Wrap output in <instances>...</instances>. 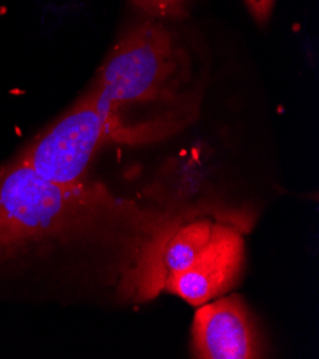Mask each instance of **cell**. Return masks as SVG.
Wrapping results in <instances>:
<instances>
[{"label":"cell","mask_w":319,"mask_h":359,"mask_svg":"<svg viewBox=\"0 0 319 359\" xmlns=\"http://www.w3.org/2000/svg\"><path fill=\"white\" fill-rule=\"evenodd\" d=\"M116 128L121 126L114 114L100 111L88 93L34 139L19 159L53 184L79 187L93 156Z\"/></svg>","instance_id":"277c9868"},{"label":"cell","mask_w":319,"mask_h":359,"mask_svg":"<svg viewBox=\"0 0 319 359\" xmlns=\"http://www.w3.org/2000/svg\"><path fill=\"white\" fill-rule=\"evenodd\" d=\"M242 221L217 212H189L161 225L142 245L123 291L148 301L169 283L194 306L215 299L239 276Z\"/></svg>","instance_id":"6da1fadb"},{"label":"cell","mask_w":319,"mask_h":359,"mask_svg":"<svg viewBox=\"0 0 319 359\" xmlns=\"http://www.w3.org/2000/svg\"><path fill=\"white\" fill-rule=\"evenodd\" d=\"M194 355L203 359L259 358V341L252 318L236 297L205 302L192 328Z\"/></svg>","instance_id":"5b68a950"},{"label":"cell","mask_w":319,"mask_h":359,"mask_svg":"<svg viewBox=\"0 0 319 359\" xmlns=\"http://www.w3.org/2000/svg\"><path fill=\"white\" fill-rule=\"evenodd\" d=\"M128 210L102 187H62L18 159L0 169V264L100 233Z\"/></svg>","instance_id":"7a4b0ae2"},{"label":"cell","mask_w":319,"mask_h":359,"mask_svg":"<svg viewBox=\"0 0 319 359\" xmlns=\"http://www.w3.org/2000/svg\"><path fill=\"white\" fill-rule=\"evenodd\" d=\"M130 2L154 18H179L185 15L188 0H130Z\"/></svg>","instance_id":"8992f818"},{"label":"cell","mask_w":319,"mask_h":359,"mask_svg":"<svg viewBox=\"0 0 319 359\" xmlns=\"http://www.w3.org/2000/svg\"><path fill=\"white\" fill-rule=\"evenodd\" d=\"M251 15L259 25H265L272 13L275 0H245Z\"/></svg>","instance_id":"52a82bcc"},{"label":"cell","mask_w":319,"mask_h":359,"mask_svg":"<svg viewBox=\"0 0 319 359\" xmlns=\"http://www.w3.org/2000/svg\"><path fill=\"white\" fill-rule=\"evenodd\" d=\"M172 34L155 23L132 27L119 41L89 92L100 111L154 99L173 72Z\"/></svg>","instance_id":"3957f363"}]
</instances>
